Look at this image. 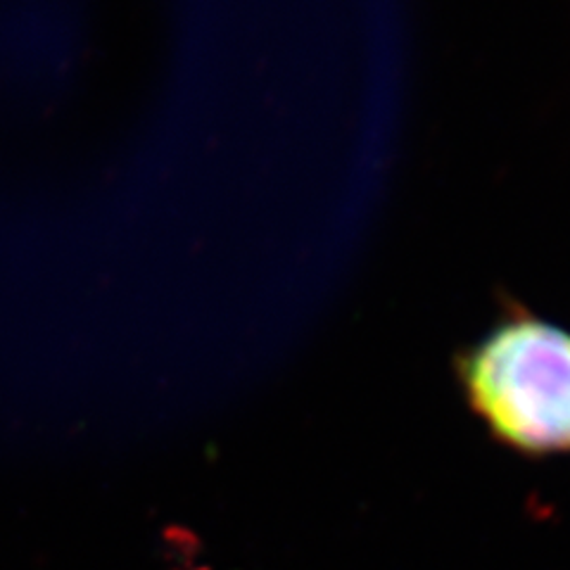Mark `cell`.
I'll return each instance as SVG.
<instances>
[{
    "mask_svg": "<svg viewBox=\"0 0 570 570\" xmlns=\"http://www.w3.org/2000/svg\"><path fill=\"white\" fill-rule=\"evenodd\" d=\"M471 414L502 448L570 454V331L504 297L488 331L454 354Z\"/></svg>",
    "mask_w": 570,
    "mask_h": 570,
    "instance_id": "cell-1",
    "label": "cell"
}]
</instances>
